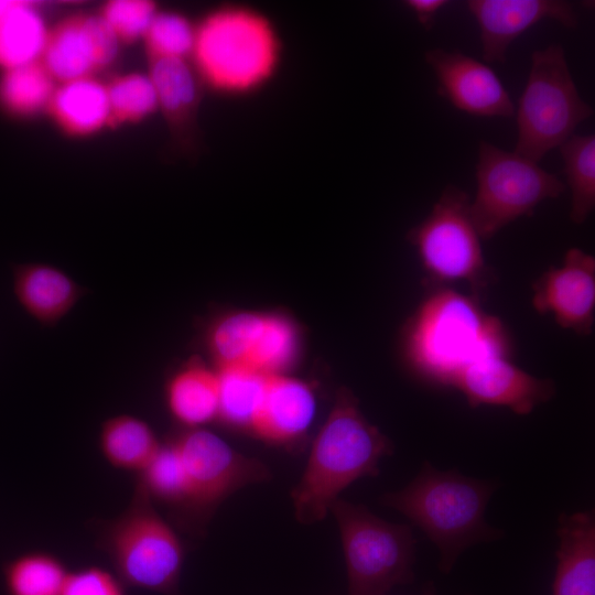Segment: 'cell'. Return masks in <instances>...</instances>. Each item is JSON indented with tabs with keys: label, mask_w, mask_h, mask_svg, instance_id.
<instances>
[{
	"label": "cell",
	"mask_w": 595,
	"mask_h": 595,
	"mask_svg": "<svg viewBox=\"0 0 595 595\" xmlns=\"http://www.w3.org/2000/svg\"><path fill=\"white\" fill-rule=\"evenodd\" d=\"M407 363L422 379L451 387L470 363L488 356L511 357L509 331L486 313L479 299L447 286H435L407 323Z\"/></svg>",
	"instance_id": "obj_1"
},
{
	"label": "cell",
	"mask_w": 595,
	"mask_h": 595,
	"mask_svg": "<svg viewBox=\"0 0 595 595\" xmlns=\"http://www.w3.org/2000/svg\"><path fill=\"white\" fill-rule=\"evenodd\" d=\"M393 445L361 413L351 391L342 388L316 435L304 472L291 493L296 520H322L338 495L359 478L378 476Z\"/></svg>",
	"instance_id": "obj_2"
},
{
	"label": "cell",
	"mask_w": 595,
	"mask_h": 595,
	"mask_svg": "<svg viewBox=\"0 0 595 595\" xmlns=\"http://www.w3.org/2000/svg\"><path fill=\"white\" fill-rule=\"evenodd\" d=\"M498 484L439 470L424 462L404 488L385 494L380 502L405 516L436 545L440 570L450 573L469 547L502 538L485 520L486 507Z\"/></svg>",
	"instance_id": "obj_3"
},
{
	"label": "cell",
	"mask_w": 595,
	"mask_h": 595,
	"mask_svg": "<svg viewBox=\"0 0 595 595\" xmlns=\"http://www.w3.org/2000/svg\"><path fill=\"white\" fill-rule=\"evenodd\" d=\"M193 54L204 77L216 88L242 94L262 85L279 58L271 24L244 7L209 15L196 31Z\"/></svg>",
	"instance_id": "obj_4"
},
{
	"label": "cell",
	"mask_w": 595,
	"mask_h": 595,
	"mask_svg": "<svg viewBox=\"0 0 595 595\" xmlns=\"http://www.w3.org/2000/svg\"><path fill=\"white\" fill-rule=\"evenodd\" d=\"M113 573L126 586L178 595L185 549L174 529L137 489L129 508L100 536Z\"/></svg>",
	"instance_id": "obj_5"
},
{
	"label": "cell",
	"mask_w": 595,
	"mask_h": 595,
	"mask_svg": "<svg viewBox=\"0 0 595 595\" xmlns=\"http://www.w3.org/2000/svg\"><path fill=\"white\" fill-rule=\"evenodd\" d=\"M580 96L560 44L533 51L531 66L517 109L516 153L539 163L573 136L593 116Z\"/></svg>",
	"instance_id": "obj_6"
},
{
	"label": "cell",
	"mask_w": 595,
	"mask_h": 595,
	"mask_svg": "<svg viewBox=\"0 0 595 595\" xmlns=\"http://www.w3.org/2000/svg\"><path fill=\"white\" fill-rule=\"evenodd\" d=\"M329 511L340 533L348 595H388L413 581L416 540L410 526L386 521L340 498Z\"/></svg>",
	"instance_id": "obj_7"
},
{
	"label": "cell",
	"mask_w": 595,
	"mask_h": 595,
	"mask_svg": "<svg viewBox=\"0 0 595 595\" xmlns=\"http://www.w3.org/2000/svg\"><path fill=\"white\" fill-rule=\"evenodd\" d=\"M468 195L455 185H447L430 214L407 235L434 286L462 281L472 295L479 299L496 281L487 266L480 237L469 212Z\"/></svg>",
	"instance_id": "obj_8"
},
{
	"label": "cell",
	"mask_w": 595,
	"mask_h": 595,
	"mask_svg": "<svg viewBox=\"0 0 595 595\" xmlns=\"http://www.w3.org/2000/svg\"><path fill=\"white\" fill-rule=\"evenodd\" d=\"M476 196L469 212L480 239H489L545 199L558 198L565 185L538 163L487 141L478 144Z\"/></svg>",
	"instance_id": "obj_9"
},
{
	"label": "cell",
	"mask_w": 595,
	"mask_h": 595,
	"mask_svg": "<svg viewBox=\"0 0 595 595\" xmlns=\"http://www.w3.org/2000/svg\"><path fill=\"white\" fill-rule=\"evenodd\" d=\"M184 467L188 515L206 519L231 494L270 478L260 461L242 455L217 434L186 429L172 439Z\"/></svg>",
	"instance_id": "obj_10"
},
{
	"label": "cell",
	"mask_w": 595,
	"mask_h": 595,
	"mask_svg": "<svg viewBox=\"0 0 595 595\" xmlns=\"http://www.w3.org/2000/svg\"><path fill=\"white\" fill-rule=\"evenodd\" d=\"M451 387L461 391L472 408L506 407L519 415L531 413L555 394L552 379L534 377L505 356L470 363L456 375Z\"/></svg>",
	"instance_id": "obj_11"
},
{
	"label": "cell",
	"mask_w": 595,
	"mask_h": 595,
	"mask_svg": "<svg viewBox=\"0 0 595 595\" xmlns=\"http://www.w3.org/2000/svg\"><path fill=\"white\" fill-rule=\"evenodd\" d=\"M532 306L556 323L589 335L595 320V258L582 249L566 251L561 267H550L532 284Z\"/></svg>",
	"instance_id": "obj_12"
},
{
	"label": "cell",
	"mask_w": 595,
	"mask_h": 595,
	"mask_svg": "<svg viewBox=\"0 0 595 595\" xmlns=\"http://www.w3.org/2000/svg\"><path fill=\"white\" fill-rule=\"evenodd\" d=\"M424 60L437 79V94L456 109L480 117L510 118L515 105L497 74L459 51L431 48Z\"/></svg>",
	"instance_id": "obj_13"
},
{
	"label": "cell",
	"mask_w": 595,
	"mask_h": 595,
	"mask_svg": "<svg viewBox=\"0 0 595 595\" xmlns=\"http://www.w3.org/2000/svg\"><path fill=\"white\" fill-rule=\"evenodd\" d=\"M467 9L479 26L486 63H504L510 44L544 19L570 29L577 25L573 7L562 0H469Z\"/></svg>",
	"instance_id": "obj_14"
},
{
	"label": "cell",
	"mask_w": 595,
	"mask_h": 595,
	"mask_svg": "<svg viewBox=\"0 0 595 595\" xmlns=\"http://www.w3.org/2000/svg\"><path fill=\"white\" fill-rule=\"evenodd\" d=\"M12 291L21 309L44 327L57 325L88 292L65 271L46 263L14 266Z\"/></svg>",
	"instance_id": "obj_15"
},
{
	"label": "cell",
	"mask_w": 595,
	"mask_h": 595,
	"mask_svg": "<svg viewBox=\"0 0 595 595\" xmlns=\"http://www.w3.org/2000/svg\"><path fill=\"white\" fill-rule=\"evenodd\" d=\"M315 397L301 380L270 375L251 431L263 441L286 444L302 436L311 425Z\"/></svg>",
	"instance_id": "obj_16"
},
{
	"label": "cell",
	"mask_w": 595,
	"mask_h": 595,
	"mask_svg": "<svg viewBox=\"0 0 595 595\" xmlns=\"http://www.w3.org/2000/svg\"><path fill=\"white\" fill-rule=\"evenodd\" d=\"M553 595H595L594 511L561 515Z\"/></svg>",
	"instance_id": "obj_17"
},
{
	"label": "cell",
	"mask_w": 595,
	"mask_h": 595,
	"mask_svg": "<svg viewBox=\"0 0 595 595\" xmlns=\"http://www.w3.org/2000/svg\"><path fill=\"white\" fill-rule=\"evenodd\" d=\"M164 394L171 415L186 429L202 428L218 418L217 371L198 361L177 369L166 381Z\"/></svg>",
	"instance_id": "obj_18"
},
{
	"label": "cell",
	"mask_w": 595,
	"mask_h": 595,
	"mask_svg": "<svg viewBox=\"0 0 595 595\" xmlns=\"http://www.w3.org/2000/svg\"><path fill=\"white\" fill-rule=\"evenodd\" d=\"M47 42L45 24L31 2L0 0V66L35 64Z\"/></svg>",
	"instance_id": "obj_19"
},
{
	"label": "cell",
	"mask_w": 595,
	"mask_h": 595,
	"mask_svg": "<svg viewBox=\"0 0 595 595\" xmlns=\"http://www.w3.org/2000/svg\"><path fill=\"white\" fill-rule=\"evenodd\" d=\"M98 443L109 465L137 474L150 463L162 444L147 421L128 413L105 420Z\"/></svg>",
	"instance_id": "obj_20"
},
{
	"label": "cell",
	"mask_w": 595,
	"mask_h": 595,
	"mask_svg": "<svg viewBox=\"0 0 595 595\" xmlns=\"http://www.w3.org/2000/svg\"><path fill=\"white\" fill-rule=\"evenodd\" d=\"M43 60L50 75L63 82L88 77L104 66L88 19L67 23L48 37Z\"/></svg>",
	"instance_id": "obj_21"
},
{
	"label": "cell",
	"mask_w": 595,
	"mask_h": 595,
	"mask_svg": "<svg viewBox=\"0 0 595 595\" xmlns=\"http://www.w3.org/2000/svg\"><path fill=\"white\" fill-rule=\"evenodd\" d=\"M51 101L58 119L76 132L99 128L112 113L108 88L89 77L64 82Z\"/></svg>",
	"instance_id": "obj_22"
},
{
	"label": "cell",
	"mask_w": 595,
	"mask_h": 595,
	"mask_svg": "<svg viewBox=\"0 0 595 595\" xmlns=\"http://www.w3.org/2000/svg\"><path fill=\"white\" fill-rule=\"evenodd\" d=\"M216 371L218 418L232 426L251 430L270 375L245 366H221Z\"/></svg>",
	"instance_id": "obj_23"
},
{
	"label": "cell",
	"mask_w": 595,
	"mask_h": 595,
	"mask_svg": "<svg viewBox=\"0 0 595 595\" xmlns=\"http://www.w3.org/2000/svg\"><path fill=\"white\" fill-rule=\"evenodd\" d=\"M559 149L572 195L570 219L582 225L595 207V137L571 136Z\"/></svg>",
	"instance_id": "obj_24"
},
{
	"label": "cell",
	"mask_w": 595,
	"mask_h": 595,
	"mask_svg": "<svg viewBox=\"0 0 595 595\" xmlns=\"http://www.w3.org/2000/svg\"><path fill=\"white\" fill-rule=\"evenodd\" d=\"M68 572L51 553L28 552L4 565V587L8 595H61Z\"/></svg>",
	"instance_id": "obj_25"
},
{
	"label": "cell",
	"mask_w": 595,
	"mask_h": 595,
	"mask_svg": "<svg viewBox=\"0 0 595 595\" xmlns=\"http://www.w3.org/2000/svg\"><path fill=\"white\" fill-rule=\"evenodd\" d=\"M137 489L150 498L184 509L186 479L181 456L172 440L162 443L150 463L138 474Z\"/></svg>",
	"instance_id": "obj_26"
},
{
	"label": "cell",
	"mask_w": 595,
	"mask_h": 595,
	"mask_svg": "<svg viewBox=\"0 0 595 595\" xmlns=\"http://www.w3.org/2000/svg\"><path fill=\"white\" fill-rule=\"evenodd\" d=\"M53 94V77L36 63L7 69L0 83L2 102L15 112L40 109L52 100Z\"/></svg>",
	"instance_id": "obj_27"
},
{
	"label": "cell",
	"mask_w": 595,
	"mask_h": 595,
	"mask_svg": "<svg viewBox=\"0 0 595 595\" xmlns=\"http://www.w3.org/2000/svg\"><path fill=\"white\" fill-rule=\"evenodd\" d=\"M150 78L158 102L172 113L187 110L196 99V78L185 58L156 57Z\"/></svg>",
	"instance_id": "obj_28"
},
{
	"label": "cell",
	"mask_w": 595,
	"mask_h": 595,
	"mask_svg": "<svg viewBox=\"0 0 595 595\" xmlns=\"http://www.w3.org/2000/svg\"><path fill=\"white\" fill-rule=\"evenodd\" d=\"M147 35L158 57L185 58L196 41L193 26L175 13L156 14Z\"/></svg>",
	"instance_id": "obj_29"
},
{
	"label": "cell",
	"mask_w": 595,
	"mask_h": 595,
	"mask_svg": "<svg viewBox=\"0 0 595 595\" xmlns=\"http://www.w3.org/2000/svg\"><path fill=\"white\" fill-rule=\"evenodd\" d=\"M111 110L122 118H139L159 104L150 76L128 75L117 79L109 88Z\"/></svg>",
	"instance_id": "obj_30"
},
{
	"label": "cell",
	"mask_w": 595,
	"mask_h": 595,
	"mask_svg": "<svg viewBox=\"0 0 595 595\" xmlns=\"http://www.w3.org/2000/svg\"><path fill=\"white\" fill-rule=\"evenodd\" d=\"M155 15L154 7L150 2L117 0L107 6L104 20L118 36L134 39L147 34Z\"/></svg>",
	"instance_id": "obj_31"
},
{
	"label": "cell",
	"mask_w": 595,
	"mask_h": 595,
	"mask_svg": "<svg viewBox=\"0 0 595 595\" xmlns=\"http://www.w3.org/2000/svg\"><path fill=\"white\" fill-rule=\"evenodd\" d=\"M126 585L112 572L87 566L68 572L61 595H126Z\"/></svg>",
	"instance_id": "obj_32"
},
{
	"label": "cell",
	"mask_w": 595,
	"mask_h": 595,
	"mask_svg": "<svg viewBox=\"0 0 595 595\" xmlns=\"http://www.w3.org/2000/svg\"><path fill=\"white\" fill-rule=\"evenodd\" d=\"M448 4L447 0H407L404 6L416 17L419 23L426 30H431L435 17L441 9Z\"/></svg>",
	"instance_id": "obj_33"
},
{
	"label": "cell",
	"mask_w": 595,
	"mask_h": 595,
	"mask_svg": "<svg viewBox=\"0 0 595 595\" xmlns=\"http://www.w3.org/2000/svg\"><path fill=\"white\" fill-rule=\"evenodd\" d=\"M424 595H434V589L433 588H428L425 591Z\"/></svg>",
	"instance_id": "obj_34"
}]
</instances>
